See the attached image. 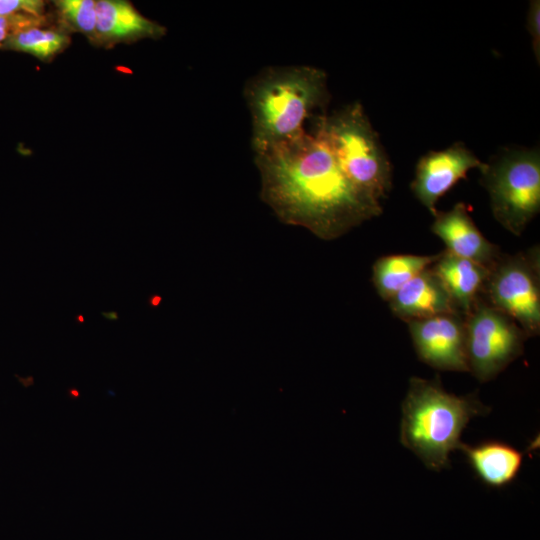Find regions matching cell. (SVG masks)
<instances>
[{
    "label": "cell",
    "mask_w": 540,
    "mask_h": 540,
    "mask_svg": "<svg viewBox=\"0 0 540 540\" xmlns=\"http://www.w3.org/2000/svg\"><path fill=\"white\" fill-rule=\"evenodd\" d=\"M261 199L285 224L323 240L341 237L382 213L381 203L358 190L327 145L313 132L255 154Z\"/></svg>",
    "instance_id": "obj_1"
},
{
    "label": "cell",
    "mask_w": 540,
    "mask_h": 540,
    "mask_svg": "<svg viewBox=\"0 0 540 540\" xmlns=\"http://www.w3.org/2000/svg\"><path fill=\"white\" fill-rule=\"evenodd\" d=\"M327 76L311 66L271 67L248 82L255 154L290 143L307 131L306 120L328 101Z\"/></svg>",
    "instance_id": "obj_2"
},
{
    "label": "cell",
    "mask_w": 540,
    "mask_h": 540,
    "mask_svg": "<svg viewBox=\"0 0 540 540\" xmlns=\"http://www.w3.org/2000/svg\"><path fill=\"white\" fill-rule=\"evenodd\" d=\"M489 412L476 394L457 396L438 377H412L402 402L400 442L427 468L441 471L450 466V453L459 449L469 421Z\"/></svg>",
    "instance_id": "obj_3"
},
{
    "label": "cell",
    "mask_w": 540,
    "mask_h": 540,
    "mask_svg": "<svg viewBox=\"0 0 540 540\" xmlns=\"http://www.w3.org/2000/svg\"><path fill=\"white\" fill-rule=\"evenodd\" d=\"M313 133L358 190L377 202L387 196L392 187L391 164L361 104L318 117Z\"/></svg>",
    "instance_id": "obj_4"
},
{
    "label": "cell",
    "mask_w": 540,
    "mask_h": 540,
    "mask_svg": "<svg viewBox=\"0 0 540 540\" xmlns=\"http://www.w3.org/2000/svg\"><path fill=\"white\" fill-rule=\"evenodd\" d=\"M481 173L495 219L520 236L540 210L538 149L508 151L485 163Z\"/></svg>",
    "instance_id": "obj_5"
},
{
    "label": "cell",
    "mask_w": 540,
    "mask_h": 540,
    "mask_svg": "<svg viewBox=\"0 0 540 540\" xmlns=\"http://www.w3.org/2000/svg\"><path fill=\"white\" fill-rule=\"evenodd\" d=\"M482 299L513 319L528 337L540 332V252L502 254L489 269Z\"/></svg>",
    "instance_id": "obj_6"
},
{
    "label": "cell",
    "mask_w": 540,
    "mask_h": 540,
    "mask_svg": "<svg viewBox=\"0 0 540 540\" xmlns=\"http://www.w3.org/2000/svg\"><path fill=\"white\" fill-rule=\"evenodd\" d=\"M465 328L469 372L482 383L521 356L528 338L513 319L482 297L465 316Z\"/></svg>",
    "instance_id": "obj_7"
},
{
    "label": "cell",
    "mask_w": 540,
    "mask_h": 540,
    "mask_svg": "<svg viewBox=\"0 0 540 540\" xmlns=\"http://www.w3.org/2000/svg\"><path fill=\"white\" fill-rule=\"evenodd\" d=\"M406 323L421 361L438 370L469 372L463 315L440 314Z\"/></svg>",
    "instance_id": "obj_8"
},
{
    "label": "cell",
    "mask_w": 540,
    "mask_h": 540,
    "mask_svg": "<svg viewBox=\"0 0 540 540\" xmlns=\"http://www.w3.org/2000/svg\"><path fill=\"white\" fill-rule=\"evenodd\" d=\"M485 163L462 143L431 151L417 163L411 189L415 197L432 215L437 212V201L473 168L482 170Z\"/></svg>",
    "instance_id": "obj_9"
},
{
    "label": "cell",
    "mask_w": 540,
    "mask_h": 540,
    "mask_svg": "<svg viewBox=\"0 0 540 540\" xmlns=\"http://www.w3.org/2000/svg\"><path fill=\"white\" fill-rule=\"evenodd\" d=\"M431 231L446 245V251L490 269L501 257L499 247L480 232L465 203L436 212Z\"/></svg>",
    "instance_id": "obj_10"
},
{
    "label": "cell",
    "mask_w": 540,
    "mask_h": 540,
    "mask_svg": "<svg viewBox=\"0 0 540 540\" xmlns=\"http://www.w3.org/2000/svg\"><path fill=\"white\" fill-rule=\"evenodd\" d=\"M430 267L387 301L396 317L408 322L440 314L459 313L443 283Z\"/></svg>",
    "instance_id": "obj_11"
},
{
    "label": "cell",
    "mask_w": 540,
    "mask_h": 540,
    "mask_svg": "<svg viewBox=\"0 0 540 540\" xmlns=\"http://www.w3.org/2000/svg\"><path fill=\"white\" fill-rule=\"evenodd\" d=\"M96 16L97 44L100 45L158 39L166 33L164 26L144 17L124 0L96 1Z\"/></svg>",
    "instance_id": "obj_12"
},
{
    "label": "cell",
    "mask_w": 540,
    "mask_h": 540,
    "mask_svg": "<svg viewBox=\"0 0 540 540\" xmlns=\"http://www.w3.org/2000/svg\"><path fill=\"white\" fill-rule=\"evenodd\" d=\"M443 283L457 311L464 317L482 297L489 269L446 250L430 267Z\"/></svg>",
    "instance_id": "obj_13"
},
{
    "label": "cell",
    "mask_w": 540,
    "mask_h": 540,
    "mask_svg": "<svg viewBox=\"0 0 540 540\" xmlns=\"http://www.w3.org/2000/svg\"><path fill=\"white\" fill-rule=\"evenodd\" d=\"M461 450L472 470L487 486L502 488L517 477L523 453L501 441L488 440L476 445L461 443Z\"/></svg>",
    "instance_id": "obj_14"
},
{
    "label": "cell",
    "mask_w": 540,
    "mask_h": 540,
    "mask_svg": "<svg viewBox=\"0 0 540 540\" xmlns=\"http://www.w3.org/2000/svg\"><path fill=\"white\" fill-rule=\"evenodd\" d=\"M439 257L395 254L378 258L372 267V281L379 296L390 300L404 285L429 268Z\"/></svg>",
    "instance_id": "obj_15"
},
{
    "label": "cell",
    "mask_w": 540,
    "mask_h": 540,
    "mask_svg": "<svg viewBox=\"0 0 540 540\" xmlns=\"http://www.w3.org/2000/svg\"><path fill=\"white\" fill-rule=\"evenodd\" d=\"M69 43V36L65 32L37 26L14 32L2 48L27 53L41 61H49L65 50Z\"/></svg>",
    "instance_id": "obj_16"
},
{
    "label": "cell",
    "mask_w": 540,
    "mask_h": 540,
    "mask_svg": "<svg viewBox=\"0 0 540 540\" xmlns=\"http://www.w3.org/2000/svg\"><path fill=\"white\" fill-rule=\"evenodd\" d=\"M54 3L60 19L67 27L83 33L93 44H97L96 1L58 0Z\"/></svg>",
    "instance_id": "obj_17"
},
{
    "label": "cell",
    "mask_w": 540,
    "mask_h": 540,
    "mask_svg": "<svg viewBox=\"0 0 540 540\" xmlns=\"http://www.w3.org/2000/svg\"><path fill=\"white\" fill-rule=\"evenodd\" d=\"M0 15L11 22L13 33L25 28L41 26L45 21V2L42 0H0Z\"/></svg>",
    "instance_id": "obj_18"
},
{
    "label": "cell",
    "mask_w": 540,
    "mask_h": 540,
    "mask_svg": "<svg viewBox=\"0 0 540 540\" xmlns=\"http://www.w3.org/2000/svg\"><path fill=\"white\" fill-rule=\"evenodd\" d=\"M527 27L531 35L532 48L535 54L537 63L540 60V2L539 0H533L530 2Z\"/></svg>",
    "instance_id": "obj_19"
},
{
    "label": "cell",
    "mask_w": 540,
    "mask_h": 540,
    "mask_svg": "<svg viewBox=\"0 0 540 540\" xmlns=\"http://www.w3.org/2000/svg\"><path fill=\"white\" fill-rule=\"evenodd\" d=\"M13 33L11 22L0 15V48L3 47L8 37Z\"/></svg>",
    "instance_id": "obj_20"
},
{
    "label": "cell",
    "mask_w": 540,
    "mask_h": 540,
    "mask_svg": "<svg viewBox=\"0 0 540 540\" xmlns=\"http://www.w3.org/2000/svg\"><path fill=\"white\" fill-rule=\"evenodd\" d=\"M102 315L109 321L118 320V313L116 311L102 312Z\"/></svg>",
    "instance_id": "obj_21"
},
{
    "label": "cell",
    "mask_w": 540,
    "mask_h": 540,
    "mask_svg": "<svg viewBox=\"0 0 540 540\" xmlns=\"http://www.w3.org/2000/svg\"><path fill=\"white\" fill-rule=\"evenodd\" d=\"M76 320L79 322V323H83L84 322V317L82 315H78L76 317Z\"/></svg>",
    "instance_id": "obj_22"
}]
</instances>
